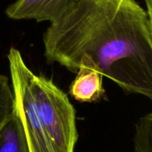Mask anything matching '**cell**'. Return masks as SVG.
Returning a JSON list of instances; mask_svg holds the SVG:
<instances>
[{
  "label": "cell",
  "mask_w": 152,
  "mask_h": 152,
  "mask_svg": "<svg viewBox=\"0 0 152 152\" xmlns=\"http://www.w3.org/2000/svg\"><path fill=\"white\" fill-rule=\"evenodd\" d=\"M134 152H152V111L140 117L135 126Z\"/></svg>",
  "instance_id": "7"
},
{
  "label": "cell",
  "mask_w": 152,
  "mask_h": 152,
  "mask_svg": "<svg viewBox=\"0 0 152 152\" xmlns=\"http://www.w3.org/2000/svg\"><path fill=\"white\" fill-rule=\"evenodd\" d=\"M7 59L16 110L25 130L30 152H56L37 114L31 88L33 72L15 48L10 49Z\"/></svg>",
  "instance_id": "3"
},
{
  "label": "cell",
  "mask_w": 152,
  "mask_h": 152,
  "mask_svg": "<svg viewBox=\"0 0 152 152\" xmlns=\"http://www.w3.org/2000/svg\"><path fill=\"white\" fill-rule=\"evenodd\" d=\"M16 108L13 88L5 75L0 74V129Z\"/></svg>",
  "instance_id": "8"
},
{
  "label": "cell",
  "mask_w": 152,
  "mask_h": 152,
  "mask_svg": "<svg viewBox=\"0 0 152 152\" xmlns=\"http://www.w3.org/2000/svg\"><path fill=\"white\" fill-rule=\"evenodd\" d=\"M45 56L77 73L93 66L152 102V31L136 0H78L43 35Z\"/></svg>",
  "instance_id": "1"
},
{
  "label": "cell",
  "mask_w": 152,
  "mask_h": 152,
  "mask_svg": "<svg viewBox=\"0 0 152 152\" xmlns=\"http://www.w3.org/2000/svg\"><path fill=\"white\" fill-rule=\"evenodd\" d=\"M144 1H145V6H146V12L152 31V0H144Z\"/></svg>",
  "instance_id": "9"
},
{
  "label": "cell",
  "mask_w": 152,
  "mask_h": 152,
  "mask_svg": "<svg viewBox=\"0 0 152 152\" xmlns=\"http://www.w3.org/2000/svg\"><path fill=\"white\" fill-rule=\"evenodd\" d=\"M78 0H16L5 10L11 19H34L50 23L60 19Z\"/></svg>",
  "instance_id": "4"
},
{
  "label": "cell",
  "mask_w": 152,
  "mask_h": 152,
  "mask_svg": "<svg viewBox=\"0 0 152 152\" xmlns=\"http://www.w3.org/2000/svg\"><path fill=\"white\" fill-rule=\"evenodd\" d=\"M31 88L37 114L56 152H74L78 140L76 110L50 80L34 73Z\"/></svg>",
  "instance_id": "2"
},
{
  "label": "cell",
  "mask_w": 152,
  "mask_h": 152,
  "mask_svg": "<svg viewBox=\"0 0 152 152\" xmlns=\"http://www.w3.org/2000/svg\"><path fill=\"white\" fill-rule=\"evenodd\" d=\"M102 77L93 66L82 65L70 86V94L80 102L98 100L105 92L102 88Z\"/></svg>",
  "instance_id": "5"
},
{
  "label": "cell",
  "mask_w": 152,
  "mask_h": 152,
  "mask_svg": "<svg viewBox=\"0 0 152 152\" xmlns=\"http://www.w3.org/2000/svg\"><path fill=\"white\" fill-rule=\"evenodd\" d=\"M0 152H30L25 130L16 108L0 129Z\"/></svg>",
  "instance_id": "6"
}]
</instances>
